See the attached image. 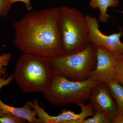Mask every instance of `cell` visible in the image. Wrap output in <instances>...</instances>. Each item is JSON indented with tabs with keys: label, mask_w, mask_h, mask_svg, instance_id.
Wrapping results in <instances>:
<instances>
[{
	"label": "cell",
	"mask_w": 123,
	"mask_h": 123,
	"mask_svg": "<svg viewBox=\"0 0 123 123\" xmlns=\"http://www.w3.org/2000/svg\"><path fill=\"white\" fill-rule=\"evenodd\" d=\"M13 74L21 90L28 93H44L53 76L48 57L24 53L18 59Z\"/></svg>",
	"instance_id": "obj_2"
},
{
	"label": "cell",
	"mask_w": 123,
	"mask_h": 123,
	"mask_svg": "<svg viewBox=\"0 0 123 123\" xmlns=\"http://www.w3.org/2000/svg\"><path fill=\"white\" fill-rule=\"evenodd\" d=\"M18 2H22L24 3L26 8L27 10L28 11H31L33 7L31 4V0H12L13 4Z\"/></svg>",
	"instance_id": "obj_18"
},
{
	"label": "cell",
	"mask_w": 123,
	"mask_h": 123,
	"mask_svg": "<svg viewBox=\"0 0 123 123\" xmlns=\"http://www.w3.org/2000/svg\"><path fill=\"white\" fill-rule=\"evenodd\" d=\"M112 119L103 112L96 111L91 118H86L82 123H112Z\"/></svg>",
	"instance_id": "obj_13"
},
{
	"label": "cell",
	"mask_w": 123,
	"mask_h": 123,
	"mask_svg": "<svg viewBox=\"0 0 123 123\" xmlns=\"http://www.w3.org/2000/svg\"><path fill=\"white\" fill-rule=\"evenodd\" d=\"M13 4L12 0H0V18L8 16Z\"/></svg>",
	"instance_id": "obj_16"
},
{
	"label": "cell",
	"mask_w": 123,
	"mask_h": 123,
	"mask_svg": "<svg viewBox=\"0 0 123 123\" xmlns=\"http://www.w3.org/2000/svg\"><path fill=\"white\" fill-rule=\"evenodd\" d=\"M99 82L89 79L71 80L62 75L53 74L50 86L43 94L46 100L55 106L85 103L88 101L92 88Z\"/></svg>",
	"instance_id": "obj_5"
},
{
	"label": "cell",
	"mask_w": 123,
	"mask_h": 123,
	"mask_svg": "<svg viewBox=\"0 0 123 123\" xmlns=\"http://www.w3.org/2000/svg\"><path fill=\"white\" fill-rule=\"evenodd\" d=\"M60 8L31 10L13 23V45L22 53L51 58L65 53L58 21Z\"/></svg>",
	"instance_id": "obj_1"
},
{
	"label": "cell",
	"mask_w": 123,
	"mask_h": 123,
	"mask_svg": "<svg viewBox=\"0 0 123 123\" xmlns=\"http://www.w3.org/2000/svg\"><path fill=\"white\" fill-rule=\"evenodd\" d=\"M11 53H3L0 55V76H5L7 74L6 67L8 65L12 58Z\"/></svg>",
	"instance_id": "obj_14"
},
{
	"label": "cell",
	"mask_w": 123,
	"mask_h": 123,
	"mask_svg": "<svg viewBox=\"0 0 123 123\" xmlns=\"http://www.w3.org/2000/svg\"><path fill=\"white\" fill-rule=\"evenodd\" d=\"M26 121L18 117L2 113L0 110V123H23Z\"/></svg>",
	"instance_id": "obj_15"
},
{
	"label": "cell",
	"mask_w": 123,
	"mask_h": 123,
	"mask_svg": "<svg viewBox=\"0 0 123 123\" xmlns=\"http://www.w3.org/2000/svg\"><path fill=\"white\" fill-rule=\"evenodd\" d=\"M116 80L123 86V56L119 59L117 65Z\"/></svg>",
	"instance_id": "obj_17"
},
{
	"label": "cell",
	"mask_w": 123,
	"mask_h": 123,
	"mask_svg": "<svg viewBox=\"0 0 123 123\" xmlns=\"http://www.w3.org/2000/svg\"><path fill=\"white\" fill-rule=\"evenodd\" d=\"M29 105L36 111L40 123H82L88 117H92L95 111L89 103H77L81 111L79 114L66 109L62 110L61 113L56 116H52L46 112L43 107H41L38 99L35 98L33 101L27 102Z\"/></svg>",
	"instance_id": "obj_6"
},
{
	"label": "cell",
	"mask_w": 123,
	"mask_h": 123,
	"mask_svg": "<svg viewBox=\"0 0 123 123\" xmlns=\"http://www.w3.org/2000/svg\"><path fill=\"white\" fill-rule=\"evenodd\" d=\"M112 123H123V114L117 115L112 120Z\"/></svg>",
	"instance_id": "obj_19"
},
{
	"label": "cell",
	"mask_w": 123,
	"mask_h": 123,
	"mask_svg": "<svg viewBox=\"0 0 123 123\" xmlns=\"http://www.w3.org/2000/svg\"><path fill=\"white\" fill-rule=\"evenodd\" d=\"M86 18L89 28L91 43L103 47L117 55L123 56V43L120 40L123 35L122 29L120 28L118 33L106 35L99 30V22L96 18L89 15H86Z\"/></svg>",
	"instance_id": "obj_8"
},
{
	"label": "cell",
	"mask_w": 123,
	"mask_h": 123,
	"mask_svg": "<svg viewBox=\"0 0 123 123\" xmlns=\"http://www.w3.org/2000/svg\"><path fill=\"white\" fill-rule=\"evenodd\" d=\"M95 112H103L112 120L117 116L116 104L106 83L99 82L93 87L88 99Z\"/></svg>",
	"instance_id": "obj_9"
},
{
	"label": "cell",
	"mask_w": 123,
	"mask_h": 123,
	"mask_svg": "<svg viewBox=\"0 0 123 123\" xmlns=\"http://www.w3.org/2000/svg\"><path fill=\"white\" fill-rule=\"evenodd\" d=\"M7 75L1 78L0 76V90L4 86L8 85L14 79L13 74L6 78ZM0 110L4 114H9L18 117L30 123H40L38 119L36 118L37 112L33 110L28 103L25 104L21 107L11 106L4 103L0 99Z\"/></svg>",
	"instance_id": "obj_10"
},
{
	"label": "cell",
	"mask_w": 123,
	"mask_h": 123,
	"mask_svg": "<svg viewBox=\"0 0 123 123\" xmlns=\"http://www.w3.org/2000/svg\"><path fill=\"white\" fill-rule=\"evenodd\" d=\"M106 84L116 104L117 115L123 114V86L116 80Z\"/></svg>",
	"instance_id": "obj_12"
},
{
	"label": "cell",
	"mask_w": 123,
	"mask_h": 123,
	"mask_svg": "<svg viewBox=\"0 0 123 123\" xmlns=\"http://www.w3.org/2000/svg\"><path fill=\"white\" fill-rule=\"evenodd\" d=\"M58 24L65 53L78 52L91 43L86 15L75 7H61Z\"/></svg>",
	"instance_id": "obj_3"
},
{
	"label": "cell",
	"mask_w": 123,
	"mask_h": 123,
	"mask_svg": "<svg viewBox=\"0 0 123 123\" xmlns=\"http://www.w3.org/2000/svg\"><path fill=\"white\" fill-rule=\"evenodd\" d=\"M123 56L115 55L103 47L97 46L96 66L89 79L106 83L116 80L117 65Z\"/></svg>",
	"instance_id": "obj_7"
},
{
	"label": "cell",
	"mask_w": 123,
	"mask_h": 123,
	"mask_svg": "<svg viewBox=\"0 0 123 123\" xmlns=\"http://www.w3.org/2000/svg\"><path fill=\"white\" fill-rule=\"evenodd\" d=\"M119 4V0H90L89 2L90 6L92 8L99 9L100 15L98 21L103 23H107L108 21V8L118 7Z\"/></svg>",
	"instance_id": "obj_11"
},
{
	"label": "cell",
	"mask_w": 123,
	"mask_h": 123,
	"mask_svg": "<svg viewBox=\"0 0 123 123\" xmlns=\"http://www.w3.org/2000/svg\"><path fill=\"white\" fill-rule=\"evenodd\" d=\"M97 46L91 43L82 50L71 54L64 53L49 58L53 74H57L73 81L89 79L96 65Z\"/></svg>",
	"instance_id": "obj_4"
}]
</instances>
